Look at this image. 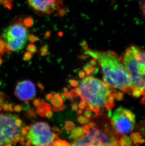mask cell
<instances>
[{"label":"cell","instance_id":"cell-1","mask_svg":"<svg viewBox=\"0 0 145 146\" xmlns=\"http://www.w3.org/2000/svg\"><path fill=\"white\" fill-rule=\"evenodd\" d=\"M79 88L81 98L87 103L88 108L96 116L111 110L114 108L115 100H121L123 98L122 93L92 76L84 78Z\"/></svg>","mask_w":145,"mask_h":146},{"label":"cell","instance_id":"cell-2","mask_svg":"<svg viewBox=\"0 0 145 146\" xmlns=\"http://www.w3.org/2000/svg\"><path fill=\"white\" fill-rule=\"evenodd\" d=\"M84 54L96 60L102 68L104 82L114 88L132 95L133 88L131 79L121 60L112 51L87 50Z\"/></svg>","mask_w":145,"mask_h":146},{"label":"cell","instance_id":"cell-3","mask_svg":"<svg viewBox=\"0 0 145 146\" xmlns=\"http://www.w3.org/2000/svg\"><path fill=\"white\" fill-rule=\"evenodd\" d=\"M102 125L90 128L88 133L74 140L72 146H130L132 144L128 137L116 132L111 125L109 117L102 121Z\"/></svg>","mask_w":145,"mask_h":146},{"label":"cell","instance_id":"cell-4","mask_svg":"<svg viewBox=\"0 0 145 146\" xmlns=\"http://www.w3.org/2000/svg\"><path fill=\"white\" fill-rule=\"evenodd\" d=\"M122 62L130 77L133 91L131 95L138 98L145 94V50L135 46L125 52Z\"/></svg>","mask_w":145,"mask_h":146},{"label":"cell","instance_id":"cell-5","mask_svg":"<svg viewBox=\"0 0 145 146\" xmlns=\"http://www.w3.org/2000/svg\"><path fill=\"white\" fill-rule=\"evenodd\" d=\"M30 35L28 26L23 21H15L9 25L1 35V38L10 52H18L24 48Z\"/></svg>","mask_w":145,"mask_h":146},{"label":"cell","instance_id":"cell-6","mask_svg":"<svg viewBox=\"0 0 145 146\" xmlns=\"http://www.w3.org/2000/svg\"><path fill=\"white\" fill-rule=\"evenodd\" d=\"M18 116L16 114L0 113V146H12L19 142L20 127L15 124Z\"/></svg>","mask_w":145,"mask_h":146},{"label":"cell","instance_id":"cell-7","mask_svg":"<svg viewBox=\"0 0 145 146\" xmlns=\"http://www.w3.org/2000/svg\"><path fill=\"white\" fill-rule=\"evenodd\" d=\"M111 125L118 133L125 135L134 129L135 124V115L129 109L119 107L111 114H108Z\"/></svg>","mask_w":145,"mask_h":146},{"label":"cell","instance_id":"cell-8","mask_svg":"<svg viewBox=\"0 0 145 146\" xmlns=\"http://www.w3.org/2000/svg\"><path fill=\"white\" fill-rule=\"evenodd\" d=\"M28 133L25 137L29 139L32 145L34 146H51L59 136L52 132L48 123L40 121L31 124Z\"/></svg>","mask_w":145,"mask_h":146},{"label":"cell","instance_id":"cell-9","mask_svg":"<svg viewBox=\"0 0 145 146\" xmlns=\"http://www.w3.org/2000/svg\"><path fill=\"white\" fill-rule=\"evenodd\" d=\"M27 1L32 8L42 14H62L64 11V0Z\"/></svg>","mask_w":145,"mask_h":146},{"label":"cell","instance_id":"cell-10","mask_svg":"<svg viewBox=\"0 0 145 146\" xmlns=\"http://www.w3.org/2000/svg\"><path fill=\"white\" fill-rule=\"evenodd\" d=\"M14 94L20 100L29 102L36 96V87L31 80L20 81L16 84Z\"/></svg>","mask_w":145,"mask_h":146},{"label":"cell","instance_id":"cell-11","mask_svg":"<svg viewBox=\"0 0 145 146\" xmlns=\"http://www.w3.org/2000/svg\"><path fill=\"white\" fill-rule=\"evenodd\" d=\"M52 110L51 105L47 102H42L41 104L37 106V113L41 117H45V113L47 111Z\"/></svg>","mask_w":145,"mask_h":146},{"label":"cell","instance_id":"cell-12","mask_svg":"<svg viewBox=\"0 0 145 146\" xmlns=\"http://www.w3.org/2000/svg\"><path fill=\"white\" fill-rule=\"evenodd\" d=\"M84 135L83 131H82V127H78L74 128L71 131L70 136L69 138L70 139L76 140L78 139Z\"/></svg>","mask_w":145,"mask_h":146},{"label":"cell","instance_id":"cell-13","mask_svg":"<svg viewBox=\"0 0 145 146\" xmlns=\"http://www.w3.org/2000/svg\"><path fill=\"white\" fill-rule=\"evenodd\" d=\"M50 102L54 106L59 107L63 104V98L59 93H56L52 96L50 99Z\"/></svg>","mask_w":145,"mask_h":146},{"label":"cell","instance_id":"cell-14","mask_svg":"<svg viewBox=\"0 0 145 146\" xmlns=\"http://www.w3.org/2000/svg\"><path fill=\"white\" fill-rule=\"evenodd\" d=\"M5 52L9 53V54L11 53L7 48V46H6L3 40V39L1 38V37H0V65H1L3 62L1 56L3 55V54Z\"/></svg>","mask_w":145,"mask_h":146},{"label":"cell","instance_id":"cell-15","mask_svg":"<svg viewBox=\"0 0 145 146\" xmlns=\"http://www.w3.org/2000/svg\"><path fill=\"white\" fill-rule=\"evenodd\" d=\"M14 0H0V5L3 6L11 10L13 6Z\"/></svg>","mask_w":145,"mask_h":146},{"label":"cell","instance_id":"cell-16","mask_svg":"<svg viewBox=\"0 0 145 146\" xmlns=\"http://www.w3.org/2000/svg\"><path fill=\"white\" fill-rule=\"evenodd\" d=\"M75 127V124L74 123V122L71 121H66L65 123L64 129L67 132H70Z\"/></svg>","mask_w":145,"mask_h":146},{"label":"cell","instance_id":"cell-17","mask_svg":"<svg viewBox=\"0 0 145 146\" xmlns=\"http://www.w3.org/2000/svg\"><path fill=\"white\" fill-rule=\"evenodd\" d=\"M26 114V116L29 118H36L37 117V114L34 108H29L27 110Z\"/></svg>","mask_w":145,"mask_h":146},{"label":"cell","instance_id":"cell-18","mask_svg":"<svg viewBox=\"0 0 145 146\" xmlns=\"http://www.w3.org/2000/svg\"><path fill=\"white\" fill-rule=\"evenodd\" d=\"M51 145L53 146H70V145L67 141L58 139L56 141H54L53 142H52Z\"/></svg>","mask_w":145,"mask_h":146},{"label":"cell","instance_id":"cell-19","mask_svg":"<svg viewBox=\"0 0 145 146\" xmlns=\"http://www.w3.org/2000/svg\"><path fill=\"white\" fill-rule=\"evenodd\" d=\"M137 130L139 131L140 134L145 136V121L137 125Z\"/></svg>","mask_w":145,"mask_h":146},{"label":"cell","instance_id":"cell-20","mask_svg":"<svg viewBox=\"0 0 145 146\" xmlns=\"http://www.w3.org/2000/svg\"><path fill=\"white\" fill-rule=\"evenodd\" d=\"M70 92L72 95L73 97H74V98L80 97V96H81V90H80L79 87L72 89L70 91Z\"/></svg>","mask_w":145,"mask_h":146},{"label":"cell","instance_id":"cell-21","mask_svg":"<svg viewBox=\"0 0 145 146\" xmlns=\"http://www.w3.org/2000/svg\"><path fill=\"white\" fill-rule=\"evenodd\" d=\"M84 115L85 117L90 119V120H92V116H93V114H92V111L89 109V108H88V107L86 108L85 111L84 112Z\"/></svg>","mask_w":145,"mask_h":146},{"label":"cell","instance_id":"cell-22","mask_svg":"<svg viewBox=\"0 0 145 146\" xmlns=\"http://www.w3.org/2000/svg\"><path fill=\"white\" fill-rule=\"evenodd\" d=\"M29 129H30V126H24L22 127L21 129V134L23 136L26 137V135L28 134V132L29 131Z\"/></svg>","mask_w":145,"mask_h":146},{"label":"cell","instance_id":"cell-23","mask_svg":"<svg viewBox=\"0 0 145 146\" xmlns=\"http://www.w3.org/2000/svg\"><path fill=\"white\" fill-rule=\"evenodd\" d=\"M81 102L78 105V107L80 109H82V110H84L85 109V108H87L88 106V103L85 101L83 99L81 98Z\"/></svg>","mask_w":145,"mask_h":146},{"label":"cell","instance_id":"cell-24","mask_svg":"<svg viewBox=\"0 0 145 146\" xmlns=\"http://www.w3.org/2000/svg\"><path fill=\"white\" fill-rule=\"evenodd\" d=\"M32 57H33V55L32 53L27 52H25L24 55L23 60L25 61H29L32 59Z\"/></svg>","mask_w":145,"mask_h":146},{"label":"cell","instance_id":"cell-25","mask_svg":"<svg viewBox=\"0 0 145 146\" xmlns=\"http://www.w3.org/2000/svg\"><path fill=\"white\" fill-rule=\"evenodd\" d=\"M27 50L29 51V52L32 53V54L36 52L37 51L36 46L33 44L28 45V47H27Z\"/></svg>","mask_w":145,"mask_h":146},{"label":"cell","instance_id":"cell-26","mask_svg":"<svg viewBox=\"0 0 145 146\" xmlns=\"http://www.w3.org/2000/svg\"><path fill=\"white\" fill-rule=\"evenodd\" d=\"M3 108L4 110L6 111L12 112L13 111V106L11 104H4L3 105Z\"/></svg>","mask_w":145,"mask_h":146},{"label":"cell","instance_id":"cell-27","mask_svg":"<svg viewBox=\"0 0 145 146\" xmlns=\"http://www.w3.org/2000/svg\"><path fill=\"white\" fill-rule=\"evenodd\" d=\"M65 108H66V106L63 104L61 106H59V107L54 106L53 108V110L54 111V112H59V111L64 110Z\"/></svg>","mask_w":145,"mask_h":146},{"label":"cell","instance_id":"cell-28","mask_svg":"<svg viewBox=\"0 0 145 146\" xmlns=\"http://www.w3.org/2000/svg\"><path fill=\"white\" fill-rule=\"evenodd\" d=\"M40 52H41V54L42 56L46 55L48 53V47L46 46H43L40 50Z\"/></svg>","mask_w":145,"mask_h":146},{"label":"cell","instance_id":"cell-29","mask_svg":"<svg viewBox=\"0 0 145 146\" xmlns=\"http://www.w3.org/2000/svg\"><path fill=\"white\" fill-rule=\"evenodd\" d=\"M69 83L71 86L72 87H75V88L77 87L78 85H79V83L78 82V81L75 80L74 79H71V80H69Z\"/></svg>","mask_w":145,"mask_h":146},{"label":"cell","instance_id":"cell-30","mask_svg":"<svg viewBox=\"0 0 145 146\" xmlns=\"http://www.w3.org/2000/svg\"><path fill=\"white\" fill-rule=\"evenodd\" d=\"M66 97V98L69 99V100H70L71 102H74V97L72 96V95L71 94L70 92L66 93L65 94H63Z\"/></svg>","mask_w":145,"mask_h":146},{"label":"cell","instance_id":"cell-31","mask_svg":"<svg viewBox=\"0 0 145 146\" xmlns=\"http://www.w3.org/2000/svg\"><path fill=\"white\" fill-rule=\"evenodd\" d=\"M22 109H23L24 110L26 111L28 109H29L30 108V105L29 104V102L28 101H25L24 102V103L22 104L21 106Z\"/></svg>","mask_w":145,"mask_h":146},{"label":"cell","instance_id":"cell-32","mask_svg":"<svg viewBox=\"0 0 145 146\" xmlns=\"http://www.w3.org/2000/svg\"><path fill=\"white\" fill-rule=\"evenodd\" d=\"M82 129L84 135L88 133L89 131H90V128L89 126L87 125V124H85L84 126H82Z\"/></svg>","mask_w":145,"mask_h":146},{"label":"cell","instance_id":"cell-33","mask_svg":"<svg viewBox=\"0 0 145 146\" xmlns=\"http://www.w3.org/2000/svg\"><path fill=\"white\" fill-rule=\"evenodd\" d=\"M78 121L82 124H85V117L84 115L79 116L77 118Z\"/></svg>","mask_w":145,"mask_h":146},{"label":"cell","instance_id":"cell-34","mask_svg":"<svg viewBox=\"0 0 145 146\" xmlns=\"http://www.w3.org/2000/svg\"><path fill=\"white\" fill-rule=\"evenodd\" d=\"M51 131H52L53 132H54L55 133L57 134L58 136H59L60 133H61V131H60V129H59L58 127H57V126H54V127H52V129H51Z\"/></svg>","mask_w":145,"mask_h":146},{"label":"cell","instance_id":"cell-35","mask_svg":"<svg viewBox=\"0 0 145 146\" xmlns=\"http://www.w3.org/2000/svg\"><path fill=\"white\" fill-rule=\"evenodd\" d=\"M42 103V100L40 98H36L33 101V105L35 107H37Z\"/></svg>","mask_w":145,"mask_h":146},{"label":"cell","instance_id":"cell-36","mask_svg":"<svg viewBox=\"0 0 145 146\" xmlns=\"http://www.w3.org/2000/svg\"><path fill=\"white\" fill-rule=\"evenodd\" d=\"M53 113L51 110L47 111L45 113V117H47L48 119L51 118L53 116Z\"/></svg>","mask_w":145,"mask_h":146},{"label":"cell","instance_id":"cell-37","mask_svg":"<svg viewBox=\"0 0 145 146\" xmlns=\"http://www.w3.org/2000/svg\"><path fill=\"white\" fill-rule=\"evenodd\" d=\"M78 75L80 79H84V78L85 77V73L83 70H80L78 72Z\"/></svg>","mask_w":145,"mask_h":146},{"label":"cell","instance_id":"cell-38","mask_svg":"<svg viewBox=\"0 0 145 146\" xmlns=\"http://www.w3.org/2000/svg\"><path fill=\"white\" fill-rule=\"evenodd\" d=\"M14 110L16 112H20L22 110V107L20 105H16L14 106Z\"/></svg>","mask_w":145,"mask_h":146},{"label":"cell","instance_id":"cell-39","mask_svg":"<svg viewBox=\"0 0 145 146\" xmlns=\"http://www.w3.org/2000/svg\"><path fill=\"white\" fill-rule=\"evenodd\" d=\"M93 66L91 65L90 63H88V64H86V65H84V67H83V70H84V71L85 70H88V69H90L92 68Z\"/></svg>","mask_w":145,"mask_h":146},{"label":"cell","instance_id":"cell-40","mask_svg":"<svg viewBox=\"0 0 145 146\" xmlns=\"http://www.w3.org/2000/svg\"><path fill=\"white\" fill-rule=\"evenodd\" d=\"M72 110L74 111H76L78 110V105L76 103H72Z\"/></svg>","mask_w":145,"mask_h":146},{"label":"cell","instance_id":"cell-41","mask_svg":"<svg viewBox=\"0 0 145 146\" xmlns=\"http://www.w3.org/2000/svg\"><path fill=\"white\" fill-rule=\"evenodd\" d=\"M89 127L90 128H94L97 125V123H95L94 121H89Z\"/></svg>","mask_w":145,"mask_h":146},{"label":"cell","instance_id":"cell-42","mask_svg":"<svg viewBox=\"0 0 145 146\" xmlns=\"http://www.w3.org/2000/svg\"><path fill=\"white\" fill-rule=\"evenodd\" d=\"M82 46L83 49L84 51H86L88 49V47L87 44L85 42H84L82 44Z\"/></svg>","mask_w":145,"mask_h":146},{"label":"cell","instance_id":"cell-43","mask_svg":"<svg viewBox=\"0 0 145 146\" xmlns=\"http://www.w3.org/2000/svg\"><path fill=\"white\" fill-rule=\"evenodd\" d=\"M89 57V55H86H86H80L78 56V58L81 60H85L87 58H88Z\"/></svg>","mask_w":145,"mask_h":146},{"label":"cell","instance_id":"cell-44","mask_svg":"<svg viewBox=\"0 0 145 146\" xmlns=\"http://www.w3.org/2000/svg\"><path fill=\"white\" fill-rule=\"evenodd\" d=\"M97 61H96V60L95 59H94V58H93V59L90 62V64L93 66L97 65Z\"/></svg>","mask_w":145,"mask_h":146},{"label":"cell","instance_id":"cell-45","mask_svg":"<svg viewBox=\"0 0 145 146\" xmlns=\"http://www.w3.org/2000/svg\"><path fill=\"white\" fill-rule=\"evenodd\" d=\"M37 85H38L40 90H44V87L43 84H42L41 83L39 82V81L37 82Z\"/></svg>","mask_w":145,"mask_h":146},{"label":"cell","instance_id":"cell-46","mask_svg":"<svg viewBox=\"0 0 145 146\" xmlns=\"http://www.w3.org/2000/svg\"><path fill=\"white\" fill-rule=\"evenodd\" d=\"M52 95L51 94H48L46 96V98L48 100H50V99H51V98H52Z\"/></svg>","mask_w":145,"mask_h":146},{"label":"cell","instance_id":"cell-47","mask_svg":"<svg viewBox=\"0 0 145 146\" xmlns=\"http://www.w3.org/2000/svg\"><path fill=\"white\" fill-rule=\"evenodd\" d=\"M27 139V141H26V142H25V145L28 146H30V145L32 144L31 141H30V140H29V139Z\"/></svg>","mask_w":145,"mask_h":146},{"label":"cell","instance_id":"cell-48","mask_svg":"<svg viewBox=\"0 0 145 146\" xmlns=\"http://www.w3.org/2000/svg\"><path fill=\"white\" fill-rule=\"evenodd\" d=\"M142 98L141 99V103L143 105H145V94H144Z\"/></svg>","mask_w":145,"mask_h":146},{"label":"cell","instance_id":"cell-49","mask_svg":"<svg viewBox=\"0 0 145 146\" xmlns=\"http://www.w3.org/2000/svg\"><path fill=\"white\" fill-rule=\"evenodd\" d=\"M85 74L87 75H90L92 73V72H91V70H90V69H88V70H85Z\"/></svg>","mask_w":145,"mask_h":146},{"label":"cell","instance_id":"cell-50","mask_svg":"<svg viewBox=\"0 0 145 146\" xmlns=\"http://www.w3.org/2000/svg\"><path fill=\"white\" fill-rule=\"evenodd\" d=\"M82 109H79V110H77V114H78V115H80V114H82Z\"/></svg>","mask_w":145,"mask_h":146},{"label":"cell","instance_id":"cell-51","mask_svg":"<svg viewBox=\"0 0 145 146\" xmlns=\"http://www.w3.org/2000/svg\"><path fill=\"white\" fill-rule=\"evenodd\" d=\"M143 11H144V15L145 16V5H144V8H143Z\"/></svg>","mask_w":145,"mask_h":146}]
</instances>
